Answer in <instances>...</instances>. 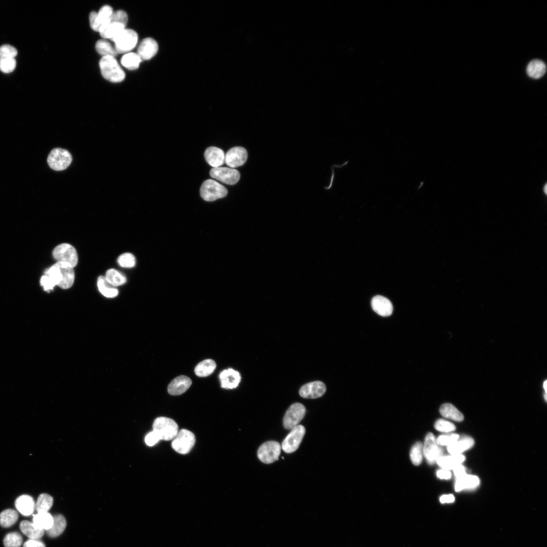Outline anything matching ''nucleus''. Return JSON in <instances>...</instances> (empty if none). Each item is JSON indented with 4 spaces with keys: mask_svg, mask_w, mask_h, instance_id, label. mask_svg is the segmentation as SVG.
<instances>
[{
    "mask_svg": "<svg viewBox=\"0 0 547 547\" xmlns=\"http://www.w3.org/2000/svg\"><path fill=\"white\" fill-rule=\"evenodd\" d=\"M45 274L56 285L64 289L70 288L74 282L73 267L67 263L57 261L46 270Z\"/></svg>",
    "mask_w": 547,
    "mask_h": 547,
    "instance_id": "nucleus-1",
    "label": "nucleus"
},
{
    "mask_svg": "<svg viewBox=\"0 0 547 547\" xmlns=\"http://www.w3.org/2000/svg\"><path fill=\"white\" fill-rule=\"evenodd\" d=\"M128 20V15L124 11H113L109 20L100 28V35L103 39L111 40L125 28Z\"/></svg>",
    "mask_w": 547,
    "mask_h": 547,
    "instance_id": "nucleus-2",
    "label": "nucleus"
},
{
    "mask_svg": "<svg viewBox=\"0 0 547 547\" xmlns=\"http://www.w3.org/2000/svg\"><path fill=\"white\" fill-rule=\"evenodd\" d=\"M99 65L102 75L107 81L119 83L125 79V72L114 57H102L99 61Z\"/></svg>",
    "mask_w": 547,
    "mask_h": 547,
    "instance_id": "nucleus-3",
    "label": "nucleus"
},
{
    "mask_svg": "<svg viewBox=\"0 0 547 547\" xmlns=\"http://www.w3.org/2000/svg\"><path fill=\"white\" fill-rule=\"evenodd\" d=\"M153 431L161 440L170 441L173 440L178 432V426L176 422L170 418L159 417L153 421Z\"/></svg>",
    "mask_w": 547,
    "mask_h": 547,
    "instance_id": "nucleus-4",
    "label": "nucleus"
},
{
    "mask_svg": "<svg viewBox=\"0 0 547 547\" xmlns=\"http://www.w3.org/2000/svg\"><path fill=\"white\" fill-rule=\"evenodd\" d=\"M138 34L134 30L125 28L111 41L118 53H127L133 50L138 42Z\"/></svg>",
    "mask_w": 547,
    "mask_h": 547,
    "instance_id": "nucleus-5",
    "label": "nucleus"
},
{
    "mask_svg": "<svg viewBox=\"0 0 547 547\" xmlns=\"http://www.w3.org/2000/svg\"><path fill=\"white\" fill-rule=\"evenodd\" d=\"M227 194V189L213 179H209L205 180L200 188L201 197L208 202H212L224 198Z\"/></svg>",
    "mask_w": 547,
    "mask_h": 547,
    "instance_id": "nucleus-6",
    "label": "nucleus"
},
{
    "mask_svg": "<svg viewBox=\"0 0 547 547\" xmlns=\"http://www.w3.org/2000/svg\"><path fill=\"white\" fill-rule=\"evenodd\" d=\"M196 441L194 434L190 431L182 429L178 431L173 439L171 446L177 452L185 454L189 453L193 447Z\"/></svg>",
    "mask_w": 547,
    "mask_h": 547,
    "instance_id": "nucleus-7",
    "label": "nucleus"
},
{
    "mask_svg": "<svg viewBox=\"0 0 547 547\" xmlns=\"http://www.w3.org/2000/svg\"><path fill=\"white\" fill-rule=\"evenodd\" d=\"M72 162L70 152L60 148H54L50 152L47 162L50 167L56 171L66 169Z\"/></svg>",
    "mask_w": 547,
    "mask_h": 547,
    "instance_id": "nucleus-8",
    "label": "nucleus"
},
{
    "mask_svg": "<svg viewBox=\"0 0 547 547\" xmlns=\"http://www.w3.org/2000/svg\"><path fill=\"white\" fill-rule=\"evenodd\" d=\"M53 256L58 261L67 263L73 267L77 263L76 251L74 247L67 243L57 246L53 251Z\"/></svg>",
    "mask_w": 547,
    "mask_h": 547,
    "instance_id": "nucleus-9",
    "label": "nucleus"
},
{
    "mask_svg": "<svg viewBox=\"0 0 547 547\" xmlns=\"http://www.w3.org/2000/svg\"><path fill=\"white\" fill-rule=\"evenodd\" d=\"M281 446L275 441H269L262 444L257 451L259 459L266 464H269L278 460L281 453Z\"/></svg>",
    "mask_w": 547,
    "mask_h": 547,
    "instance_id": "nucleus-10",
    "label": "nucleus"
},
{
    "mask_svg": "<svg viewBox=\"0 0 547 547\" xmlns=\"http://www.w3.org/2000/svg\"><path fill=\"white\" fill-rule=\"evenodd\" d=\"M306 410L304 405L299 403L291 405L286 412L283 418V425L287 429H292L299 425L303 418Z\"/></svg>",
    "mask_w": 547,
    "mask_h": 547,
    "instance_id": "nucleus-11",
    "label": "nucleus"
},
{
    "mask_svg": "<svg viewBox=\"0 0 547 547\" xmlns=\"http://www.w3.org/2000/svg\"><path fill=\"white\" fill-rule=\"evenodd\" d=\"M305 433V427L302 425H298L293 428L282 442V450L287 453L295 451L298 448Z\"/></svg>",
    "mask_w": 547,
    "mask_h": 547,
    "instance_id": "nucleus-12",
    "label": "nucleus"
},
{
    "mask_svg": "<svg viewBox=\"0 0 547 547\" xmlns=\"http://www.w3.org/2000/svg\"><path fill=\"white\" fill-rule=\"evenodd\" d=\"M423 454L429 464L435 463L439 458L443 456V449L437 444L434 435L431 433H428L425 438Z\"/></svg>",
    "mask_w": 547,
    "mask_h": 547,
    "instance_id": "nucleus-13",
    "label": "nucleus"
},
{
    "mask_svg": "<svg viewBox=\"0 0 547 547\" xmlns=\"http://www.w3.org/2000/svg\"><path fill=\"white\" fill-rule=\"evenodd\" d=\"M210 175L212 178L229 185L235 184L240 178L238 170L227 167L213 168L210 170Z\"/></svg>",
    "mask_w": 547,
    "mask_h": 547,
    "instance_id": "nucleus-14",
    "label": "nucleus"
},
{
    "mask_svg": "<svg viewBox=\"0 0 547 547\" xmlns=\"http://www.w3.org/2000/svg\"><path fill=\"white\" fill-rule=\"evenodd\" d=\"M113 12L112 8L108 5L103 6L98 12H91L89 15L91 28L99 32L100 28L109 20Z\"/></svg>",
    "mask_w": 547,
    "mask_h": 547,
    "instance_id": "nucleus-15",
    "label": "nucleus"
},
{
    "mask_svg": "<svg viewBox=\"0 0 547 547\" xmlns=\"http://www.w3.org/2000/svg\"><path fill=\"white\" fill-rule=\"evenodd\" d=\"M248 153L246 149L240 146L231 148L225 154L226 164L231 168L243 165L246 162Z\"/></svg>",
    "mask_w": 547,
    "mask_h": 547,
    "instance_id": "nucleus-16",
    "label": "nucleus"
},
{
    "mask_svg": "<svg viewBox=\"0 0 547 547\" xmlns=\"http://www.w3.org/2000/svg\"><path fill=\"white\" fill-rule=\"evenodd\" d=\"M325 384L321 381H315L305 384L299 389L301 397L306 399H316L322 397L326 392Z\"/></svg>",
    "mask_w": 547,
    "mask_h": 547,
    "instance_id": "nucleus-17",
    "label": "nucleus"
},
{
    "mask_svg": "<svg viewBox=\"0 0 547 547\" xmlns=\"http://www.w3.org/2000/svg\"><path fill=\"white\" fill-rule=\"evenodd\" d=\"M158 48V44L154 39L147 37L140 42L137 54L142 60H148L155 55Z\"/></svg>",
    "mask_w": 547,
    "mask_h": 547,
    "instance_id": "nucleus-18",
    "label": "nucleus"
},
{
    "mask_svg": "<svg viewBox=\"0 0 547 547\" xmlns=\"http://www.w3.org/2000/svg\"><path fill=\"white\" fill-rule=\"evenodd\" d=\"M221 386L226 389L236 388L241 380L240 373L231 368L221 371L219 375Z\"/></svg>",
    "mask_w": 547,
    "mask_h": 547,
    "instance_id": "nucleus-19",
    "label": "nucleus"
},
{
    "mask_svg": "<svg viewBox=\"0 0 547 547\" xmlns=\"http://www.w3.org/2000/svg\"><path fill=\"white\" fill-rule=\"evenodd\" d=\"M373 310L382 317L390 316L393 311L392 302L385 297L381 295L374 296L371 300Z\"/></svg>",
    "mask_w": 547,
    "mask_h": 547,
    "instance_id": "nucleus-20",
    "label": "nucleus"
},
{
    "mask_svg": "<svg viewBox=\"0 0 547 547\" xmlns=\"http://www.w3.org/2000/svg\"><path fill=\"white\" fill-rule=\"evenodd\" d=\"M191 383V379L186 376H177L169 384L168 392L171 395H180L189 388Z\"/></svg>",
    "mask_w": 547,
    "mask_h": 547,
    "instance_id": "nucleus-21",
    "label": "nucleus"
},
{
    "mask_svg": "<svg viewBox=\"0 0 547 547\" xmlns=\"http://www.w3.org/2000/svg\"><path fill=\"white\" fill-rule=\"evenodd\" d=\"M204 157L207 162L213 168L219 167L224 163V152L217 147L207 148L204 152Z\"/></svg>",
    "mask_w": 547,
    "mask_h": 547,
    "instance_id": "nucleus-22",
    "label": "nucleus"
},
{
    "mask_svg": "<svg viewBox=\"0 0 547 547\" xmlns=\"http://www.w3.org/2000/svg\"><path fill=\"white\" fill-rule=\"evenodd\" d=\"M35 504L32 497L28 495L20 496L16 499L15 503L17 510L25 516H30L33 513Z\"/></svg>",
    "mask_w": 547,
    "mask_h": 547,
    "instance_id": "nucleus-23",
    "label": "nucleus"
},
{
    "mask_svg": "<svg viewBox=\"0 0 547 547\" xmlns=\"http://www.w3.org/2000/svg\"><path fill=\"white\" fill-rule=\"evenodd\" d=\"M474 444V440L470 437L463 436L447 446L448 452L452 454H461V453L471 448Z\"/></svg>",
    "mask_w": 547,
    "mask_h": 547,
    "instance_id": "nucleus-24",
    "label": "nucleus"
},
{
    "mask_svg": "<svg viewBox=\"0 0 547 547\" xmlns=\"http://www.w3.org/2000/svg\"><path fill=\"white\" fill-rule=\"evenodd\" d=\"M464 460L465 457L462 454H451L449 456H441L436 462L442 469L449 471L453 470L457 465L461 464Z\"/></svg>",
    "mask_w": 547,
    "mask_h": 547,
    "instance_id": "nucleus-25",
    "label": "nucleus"
},
{
    "mask_svg": "<svg viewBox=\"0 0 547 547\" xmlns=\"http://www.w3.org/2000/svg\"><path fill=\"white\" fill-rule=\"evenodd\" d=\"M479 483L480 480L478 477L466 474L456 478L455 490L456 492H459L464 489H473L477 487Z\"/></svg>",
    "mask_w": 547,
    "mask_h": 547,
    "instance_id": "nucleus-26",
    "label": "nucleus"
},
{
    "mask_svg": "<svg viewBox=\"0 0 547 547\" xmlns=\"http://www.w3.org/2000/svg\"><path fill=\"white\" fill-rule=\"evenodd\" d=\"M21 532L29 539H39L44 534V530L37 527L33 522L22 521L20 524Z\"/></svg>",
    "mask_w": 547,
    "mask_h": 547,
    "instance_id": "nucleus-27",
    "label": "nucleus"
},
{
    "mask_svg": "<svg viewBox=\"0 0 547 547\" xmlns=\"http://www.w3.org/2000/svg\"><path fill=\"white\" fill-rule=\"evenodd\" d=\"M526 71L530 77L538 79L541 77L545 73L546 65L541 60H533L528 64Z\"/></svg>",
    "mask_w": 547,
    "mask_h": 547,
    "instance_id": "nucleus-28",
    "label": "nucleus"
},
{
    "mask_svg": "<svg viewBox=\"0 0 547 547\" xmlns=\"http://www.w3.org/2000/svg\"><path fill=\"white\" fill-rule=\"evenodd\" d=\"M66 526V521L64 517L62 515H56L53 516V524L46 532L50 537H56L63 533Z\"/></svg>",
    "mask_w": 547,
    "mask_h": 547,
    "instance_id": "nucleus-29",
    "label": "nucleus"
},
{
    "mask_svg": "<svg viewBox=\"0 0 547 547\" xmlns=\"http://www.w3.org/2000/svg\"><path fill=\"white\" fill-rule=\"evenodd\" d=\"M440 414L444 417L456 421H461L463 419V415L454 405L450 403L442 404L439 409Z\"/></svg>",
    "mask_w": 547,
    "mask_h": 547,
    "instance_id": "nucleus-30",
    "label": "nucleus"
},
{
    "mask_svg": "<svg viewBox=\"0 0 547 547\" xmlns=\"http://www.w3.org/2000/svg\"><path fill=\"white\" fill-rule=\"evenodd\" d=\"M216 367L215 362L206 359L200 362L194 368V373L199 377H207L211 374Z\"/></svg>",
    "mask_w": 547,
    "mask_h": 547,
    "instance_id": "nucleus-31",
    "label": "nucleus"
},
{
    "mask_svg": "<svg viewBox=\"0 0 547 547\" xmlns=\"http://www.w3.org/2000/svg\"><path fill=\"white\" fill-rule=\"evenodd\" d=\"M97 286L100 293L107 298H113L118 294V290L109 284L102 276L99 277Z\"/></svg>",
    "mask_w": 547,
    "mask_h": 547,
    "instance_id": "nucleus-32",
    "label": "nucleus"
},
{
    "mask_svg": "<svg viewBox=\"0 0 547 547\" xmlns=\"http://www.w3.org/2000/svg\"><path fill=\"white\" fill-rule=\"evenodd\" d=\"M33 523L38 528L47 530L53 523V517L48 512L37 513L34 516Z\"/></svg>",
    "mask_w": 547,
    "mask_h": 547,
    "instance_id": "nucleus-33",
    "label": "nucleus"
},
{
    "mask_svg": "<svg viewBox=\"0 0 547 547\" xmlns=\"http://www.w3.org/2000/svg\"><path fill=\"white\" fill-rule=\"evenodd\" d=\"M141 61L142 60L137 53L129 52L123 56L121 59V63L128 69L134 70L139 67Z\"/></svg>",
    "mask_w": 547,
    "mask_h": 547,
    "instance_id": "nucleus-34",
    "label": "nucleus"
},
{
    "mask_svg": "<svg viewBox=\"0 0 547 547\" xmlns=\"http://www.w3.org/2000/svg\"><path fill=\"white\" fill-rule=\"evenodd\" d=\"M53 503V497L47 493L39 495L35 504V510L37 513H47L51 508Z\"/></svg>",
    "mask_w": 547,
    "mask_h": 547,
    "instance_id": "nucleus-35",
    "label": "nucleus"
},
{
    "mask_svg": "<svg viewBox=\"0 0 547 547\" xmlns=\"http://www.w3.org/2000/svg\"><path fill=\"white\" fill-rule=\"evenodd\" d=\"M95 49L102 57L108 56L115 57L118 54L114 47L105 39H101L97 41Z\"/></svg>",
    "mask_w": 547,
    "mask_h": 547,
    "instance_id": "nucleus-36",
    "label": "nucleus"
},
{
    "mask_svg": "<svg viewBox=\"0 0 547 547\" xmlns=\"http://www.w3.org/2000/svg\"><path fill=\"white\" fill-rule=\"evenodd\" d=\"M18 519L17 512L12 509H7L0 513V525L8 528L13 525Z\"/></svg>",
    "mask_w": 547,
    "mask_h": 547,
    "instance_id": "nucleus-37",
    "label": "nucleus"
},
{
    "mask_svg": "<svg viewBox=\"0 0 547 547\" xmlns=\"http://www.w3.org/2000/svg\"><path fill=\"white\" fill-rule=\"evenodd\" d=\"M105 278L107 281L114 287L121 286L127 281L124 275L113 268L109 269L106 271Z\"/></svg>",
    "mask_w": 547,
    "mask_h": 547,
    "instance_id": "nucleus-38",
    "label": "nucleus"
},
{
    "mask_svg": "<svg viewBox=\"0 0 547 547\" xmlns=\"http://www.w3.org/2000/svg\"><path fill=\"white\" fill-rule=\"evenodd\" d=\"M423 444L420 442H417L412 447L410 457L412 463L415 465H419L422 460Z\"/></svg>",
    "mask_w": 547,
    "mask_h": 547,
    "instance_id": "nucleus-39",
    "label": "nucleus"
},
{
    "mask_svg": "<svg viewBox=\"0 0 547 547\" xmlns=\"http://www.w3.org/2000/svg\"><path fill=\"white\" fill-rule=\"evenodd\" d=\"M23 541L22 536L17 532L7 534L4 539L5 547H20Z\"/></svg>",
    "mask_w": 547,
    "mask_h": 547,
    "instance_id": "nucleus-40",
    "label": "nucleus"
},
{
    "mask_svg": "<svg viewBox=\"0 0 547 547\" xmlns=\"http://www.w3.org/2000/svg\"><path fill=\"white\" fill-rule=\"evenodd\" d=\"M118 262L121 267L131 268L135 265L136 259L132 254L125 253L119 257Z\"/></svg>",
    "mask_w": 547,
    "mask_h": 547,
    "instance_id": "nucleus-41",
    "label": "nucleus"
},
{
    "mask_svg": "<svg viewBox=\"0 0 547 547\" xmlns=\"http://www.w3.org/2000/svg\"><path fill=\"white\" fill-rule=\"evenodd\" d=\"M434 426L436 430L443 433H449L454 431L456 428L454 424L443 419L437 420Z\"/></svg>",
    "mask_w": 547,
    "mask_h": 547,
    "instance_id": "nucleus-42",
    "label": "nucleus"
},
{
    "mask_svg": "<svg viewBox=\"0 0 547 547\" xmlns=\"http://www.w3.org/2000/svg\"><path fill=\"white\" fill-rule=\"evenodd\" d=\"M16 62L15 58L0 59V70L4 73H10L16 67Z\"/></svg>",
    "mask_w": 547,
    "mask_h": 547,
    "instance_id": "nucleus-43",
    "label": "nucleus"
},
{
    "mask_svg": "<svg viewBox=\"0 0 547 547\" xmlns=\"http://www.w3.org/2000/svg\"><path fill=\"white\" fill-rule=\"evenodd\" d=\"M17 55V50L11 45H4L0 47V59L15 58Z\"/></svg>",
    "mask_w": 547,
    "mask_h": 547,
    "instance_id": "nucleus-44",
    "label": "nucleus"
},
{
    "mask_svg": "<svg viewBox=\"0 0 547 547\" xmlns=\"http://www.w3.org/2000/svg\"><path fill=\"white\" fill-rule=\"evenodd\" d=\"M459 438V436L458 434H452L441 435L436 439V441L439 445L448 446L457 441Z\"/></svg>",
    "mask_w": 547,
    "mask_h": 547,
    "instance_id": "nucleus-45",
    "label": "nucleus"
},
{
    "mask_svg": "<svg viewBox=\"0 0 547 547\" xmlns=\"http://www.w3.org/2000/svg\"><path fill=\"white\" fill-rule=\"evenodd\" d=\"M41 285L45 291L50 292L56 285L51 279L47 275L43 276L41 279Z\"/></svg>",
    "mask_w": 547,
    "mask_h": 547,
    "instance_id": "nucleus-46",
    "label": "nucleus"
},
{
    "mask_svg": "<svg viewBox=\"0 0 547 547\" xmlns=\"http://www.w3.org/2000/svg\"><path fill=\"white\" fill-rule=\"evenodd\" d=\"M160 440L159 436L153 431L147 434L145 438V443L149 446L154 445Z\"/></svg>",
    "mask_w": 547,
    "mask_h": 547,
    "instance_id": "nucleus-47",
    "label": "nucleus"
},
{
    "mask_svg": "<svg viewBox=\"0 0 547 547\" xmlns=\"http://www.w3.org/2000/svg\"><path fill=\"white\" fill-rule=\"evenodd\" d=\"M23 547H46V546L39 539H29L24 543Z\"/></svg>",
    "mask_w": 547,
    "mask_h": 547,
    "instance_id": "nucleus-48",
    "label": "nucleus"
},
{
    "mask_svg": "<svg viewBox=\"0 0 547 547\" xmlns=\"http://www.w3.org/2000/svg\"><path fill=\"white\" fill-rule=\"evenodd\" d=\"M452 470L456 478H459L466 474L465 468L461 464L454 467Z\"/></svg>",
    "mask_w": 547,
    "mask_h": 547,
    "instance_id": "nucleus-49",
    "label": "nucleus"
},
{
    "mask_svg": "<svg viewBox=\"0 0 547 547\" xmlns=\"http://www.w3.org/2000/svg\"><path fill=\"white\" fill-rule=\"evenodd\" d=\"M437 476L441 479L448 480L450 479L451 474L450 471L441 469L437 472Z\"/></svg>",
    "mask_w": 547,
    "mask_h": 547,
    "instance_id": "nucleus-50",
    "label": "nucleus"
},
{
    "mask_svg": "<svg viewBox=\"0 0 547 547\" xmlns=\"http://www.w3.org/2000/svg\"><path fill=\"white\" fill-rule=\"evenodd\" d=\"M455 500V497L452 494L442 495L440 498V501L442 503H452Z\"/></svg>",
    "mask_w": 547,
    "mask_h": 547,
    "instance_id": "nucleus-51",
    "label": "nucleus"
},
{
    "mask_svg": "<svg viewBox=\"0 0 547 547\" xmlns=\"http://www.w3.org/2000/svg\"><path fill=\"white\" fill-rule=\"evenodd\" d=\"M546 386H547V380H545L543 383V387L544 389L545 390V393H546V394H547L546 393Z\"/></svg>",
    "mask_w": 547,
    "mask_h": 547,
    "instance_id": "nucleus-52",
    "label": "nucleus"
}]
</instances>
